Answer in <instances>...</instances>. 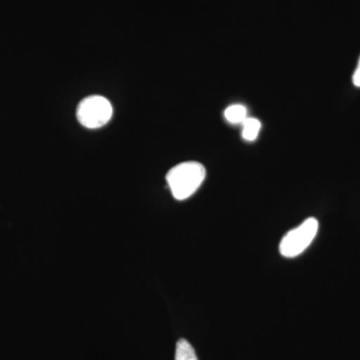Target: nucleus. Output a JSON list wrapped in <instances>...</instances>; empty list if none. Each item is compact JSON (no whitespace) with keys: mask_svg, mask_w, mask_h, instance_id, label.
I'll return each mask as SVG.
<instances>
[{"mask_svg":"<svg viewBox=\"0 0 360 360\" xmlns=\"http://www.w3.org/2000/svg\"><path fill=\"white\" fill-rule=\"evenodd\" d=\"M205 168L196 161L175 165L168 172L167 180L175 200H184L196 193L205 179Z\"/></svg>","mask_w":360,"mask_h":360,"instance_id":"1","label":"nucleus"},{"mask_svg":"<svg viewBox=\"0 0 360 360\" xmlns=\"http://www.w3.org/2000/svg\"><path fill=\"white\" fill-rule=\"evenodd\" d=\"M112 105L108 98L101 96L85 97L80 101L77 110V117L80 124L87 129H99L108 124L112 117Z\"/></svg>","mask_w":360,"mask_h":360,"instance_id":"2","label":"nucleus"},{"mask_svg":"<svg viewBox=\"0 0 360 360\" xmlns=\"http://www.w3.org/2000/svg\"><path fill=\"white\" fill-rule=\"evenodd\" d=\"M319 231V221L309 217L300 226L288 231L279 245V251L284 257H295L307 250Z\"/></svg>","mask_w":360,"mask_h":360,"instance_id":"3","label":"nucleus"},{"mask_svg":"<svg viewBox=\"0 0 360 360\" xmlns=\"http://www.w3.org/2000/svg\"><path fill=\"white\" fill-rule=\"evenodd\" d=\"M224 116L227 122L234 123V124H238V123L243 124V122L248 118V110L241 104H233L225 110Z\"/></svg>","mask_w":360,"mask_h":360,"instance_id":"4","label":"nucleus"},{"mask_svg":"<svg viewBox=\"0 0 360 360\" xmlns=\"http://www.w3.org/2000/svg\"><path fill=\"white\" fill-rule=\"evenodd\" d=\"M243 137L248 141H253L257 139L262 123L257 118L248 117L243 122Z\"/></svg>","mask_w":360,"mask_h":360,"instance_id":"5","label":"nucleus"},{"mask_svg":"<svg viewBox=\"0 0 360 360\" xmlns=\"http://www.w3.org/2000/svg\"><path fill=\"white\" fill-rule=\"evenodd\" d=\"M175 360H198L193 345L186 340L177 341Z\"/></svg>","mask_w":360,"mask_h":360,"instance_id":"6","label":"nucleus"},{"mask_svg":"<svg viewBox=\"0 0 360 360\" xmlns=\"http://www.w3.org/2000/svg\"><path fill=\"white\" fill-rule=\"evenodd\" d=\"M352 80H354V84L355 86L360 87V58L359 60V65H357L356 70L354 71V77H352Z\"/></svg>","mask_w":360,"mask_h":360,"instance_id":"7","label":"nucleus"}]
</instances>
